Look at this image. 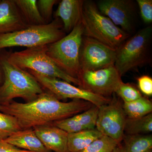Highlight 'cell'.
Returning a JSON list of instances; mask_svg holds the SVG:
<instances>
[{"label": "cell", "instance_id": "6da1fadb", "mask_svg": "<svg viewBox=\"0 0 152 152\" xmlns=\"http://www.w3.org/2000/svg\"><path fill=\"white\" fill-rule=\"evenodd\" d=\"M93 105L82 100L62 102L53 93L45 90L31 102L23 103L13 100L0 104V112L16 118L22 129L24 130L52 124L85 111Z\"/></svg>", "mask_w": 152, "mask_h": 152}, {"label": "cell", "instance_id": "7a4b0ae2", "mask_svg": "<svg viewBox=\"0 0 152 152\" xmlns=\"http://www.w3.org/2000/svg\"><path fill=\"white\" fill-rule=\"evenodd\" d=\"M0 66L4 75L0 86V104L9 103L17 98L26 102H31L43 92L45 90L33 75L9 62L7 54L1 52Z\"/></svg>", "mask_w": 152, "mask_h": 152}, {"label": "cell", "instance_id": "3957f363", "mask_svg": "<svg viewBox=\"0 0 152 152\" xmlns=\"http://www.w3.org/2000/svg\"><path fill=\"white\" fill-rule=\"evenodd\" d=\"M81 23L84 36L96 40L116 50L130 37L101 13L93 1H84Z\"/></svg>", "mask_w": 152, "mask_h": 152}, {"label": "cell", "instance_id": "277c9868", "mask_svg": "<svg viewBox=\"0 0 152 152\" xmlns=\"http://www.w3.org/2000/svg\"><path fill=\"white\" fill-rule=\"evenodd\" d=\"M66 35L62 22L60 19L55 18L48 24L28 26L13 32L0 34V51L11 47L29 48L46 45Z\"/></svg>", "mask_w": 152, "mask_h": 152}, {"label": "cell", "instance_id": "5b68a950", "mask_svg": "<svg viewBox=\"0 0 152 152\" xmlns=\"http://www.w3.org/2000/svg\"><path fill=\"white\" fill-rule=\"evenodd\" d=\"M83 36L84 27L81 22L68 35L47 45V55L56 65L77 79L81 72L80 54Z\"/></svg>", "mask_w": 152, "mask_h": 152}, {"label": "cell", "instance_id": "8992f818", "mask_svg": "<svg viewBox=\"0 0 152 152\" xmlns=\"http://www.w3.org/2000/svg\"><path fill=\"white\" fill-rule=\"evenodd\" d=\"M152 27L144 28L130 37L116 50L115 67L121 77L150 60Z\"/></svg>", "mask_w": 152, "mask_h": 152}, {"label": "cell", "instance_id": "52a82bcc", "mask_svg": "<svg viewBox=\"0 0 152 152\" xmlns=\"http://www.w3.org/2000/svg\"><path fill=\"white\" fill-rule=\"evenodd\" d=\"M47 45L9 53L7 54V58L9 62L22 69L34 71L40 75L60 79L79 86L78 79L62 71L47 55Z\"/></svg>", "mask_w": 152, "mask_h": 152}, {"label": "cell", "instance_id": "ba28073f", "mask_svg": "<svg viewBox=\"0 0 152 152\" xmlns=\"http://www.w3.org/2000/svg\"><path fill=\"white\" fill-rule=\"evenodd\" d=\"M37 79L44 90L54 94L60 100L67 99L82 100L89 102L94 106L99 107L109 103L111 99L95 94L91 92L76 87L60 79L50 77L28 71Z\"/></svg>", "mask_w": 152, "mask_h": 152}, {"label": "cell", "instance_id": "9c48e42d", "mask_svg": "<svg viewBox=\"0 0 152 152\" xmlns=\"http://www.w3.org/2000/svg\"><path fill=\"white\" fill-rule=\"evenodd\" d=\"M79 88L95 94L109 98L122 82L115 66L95 71H81Z\"/></svg>", "mask_w": 152, "mask_h": 152}, {"label": "cell", "instance_id": "30bf717a", "mask_svg": "<svg viewBox=\"0 0 152 152\" xmlns=\"http://www.w3.org/2000/svg\"><path fill=\"white\" fill-rule=\"evenodd\" d=\"M127 117L123 104L118 99H111L109 103L99 107L96 129L103 135L121 143L124 136Z\"/></svg>", "mask_w": 152, "mask_h": 152}, {"label": "cell", "instance_id": "8fae6325", "mask_svg": "<svg viewBox=\"0 0 152 152\" xmlns=\"http://www.w3.org/2000/svg\"><path fill=\"white\" fill-rule=\"evenodd\" d=\"M116 50L83 36L80 54L81 71H95L114 65Z\"/></svg>", "mask_w": 152, "mask_h": 152}, {"label": "cell", "instance_id": "7c38bea8", "mask_svg": "<svg viewBox=\"0 0 152 152\" xmlns=\"http://www.w3.org/2000/svg\"><path fill=\"white\" fill-rule=\"evenodd\" d=\"M97 7L101 13L130 34L134 28L135 7L131 0H101Z\"/></svg>", "mask_w": 152, "mask_h": 152}, {"label": "cell", "instance_id": "4fadbf2b", "mask_svg": "<svg viewBox=\"0 0 152 152\" xmlns=\"http://www.w3.org/2000/svg\"><path fill=\"white\" fill-rule=\"evenodd\" d=\"M45 147L50 151L69 152L68 147V133L53 124L33 128Z\"/></svg>", "mask_w": 152, "mask_h": 152}, {"label": "cell", "instance_id": "5bb4252c", "mask_svg": "<svg viewBox=\"0 0 152 152\" xmlns=\"http://www.w3.org/2000/svg\"><path fill=\"white\" fill-rule=\"evenodd\" d=\"M14 0H0V34L27 27Z\"/></svg>", "mask_w": 152, "mask_h": 152}, {"label": "cell", "instance_id": "9a60e30c", "mask_svg": "<svg viewBox=\"0 0 152 152\" xmlns=\"http://www.w3.org/2000/svg\"><path fill=\"white\" fill-rule=\"evenodd\" d=\"M84 2L83 0H62L59 4L53 17L61 20L66 34L71 32L81 22Z\"/></svg>", "mask_w": 152, "mask_h": 152}, {"label": "cell", "instance_id": "2e32d148", "mask_svg": "<svg viewBox=\"0 0 152 152\" xmlns=\"http://www.w3.org/2000/svg\"><path fill=\"white\" fill-rule=\"evenodd\" d=\"M4 140L19 148L29 151L51 152L42 143L32 128L17 132Z\"/></svg>", "mask_w": 152, "mask_h": 152}, {"label": "cell", "instance_id": "e0dca14e", "mask_svg": "<svg viewBox=\"0 0 152 152\" xmlns=\"http://www.w3.org/2000/svg\"><path fill=\"white\" fill-rule=\"evenodd\" d=\"M102 135L96 128L68 134V147L69 151H80L96 139Z\"/></svg>", "mask_w": 152, "mask_h": 152}, {"label": "cell", "instance_id": "ac0fdd59", "mask_svg": "<svg viewBox=\"0 0 152 152\" xmlns=\"http://www.w3.org/2000/svg\"><path fill=\"white\" fill-rule=\"evenodd\" d=\"M28 26L46 24L38 10L37 0H14Z\"/></svg>", "mask_w": 152, "mask_h": 152}, {"label": "cell", "instance_id": "d6986e66", "mask_svg": "<svg viewBox=\"0 0 152 152\" xmlns=\"http://www.w3.org/2000/svg\"><path fill=\"white\" fill-rule=\"evenodd\" d=\"M123 152H151V134L124 135Z\"/></svg>", "mask_w": 152, "mask_h": 152}, {"label": "cell", "instance_id": "ffe728a7", "mask_svg": "<svg viewBox=\"0 0 152 152\" xmlns=\"http://www.w3.org/2000/svg\"><path fill=\"white\" fill-rule=\"evenodd\" d=\"M123 107L126 116L129 118H141L151 113L152 111L151 101L143 96L130 102H124Z\"/></svg>", "mask_w": 152, "mask_h": 152}, {"label": "cell", "instance_id": "44dd1931", "mask_svg": "<svg viewBox=\"0 0 152 152\" xmlns=\"http://www.w3.org/2000/svg\"><path fill=\"white\" fill-rule=\"evenodd\" d=\"M152 132V113L137 118H126L124 128L126 135L145 134Z\"/></svg>", "mask_w": 152, "mask_h": 152}, {"label": "cell", "instance_id": "7402d4cb", "mask_svg": "<svg viewBox=\"0 0 152 152\" xmlns=\"http://www.w3.org/2000/svg\"><path fill=\"white\" fill-rule=\"evenodd\" d=\"M21 130L16 118L0 112V140H5Z\"/></svg>", "mask_w": 152, "mask_h": 152}, {"label": "cell", "instance_id": "603a6c76", "mask_svg": "<svg viewBox=\"0 0 152 152\" xmlns=\"http://www.w3.org/2000/svg\"><path fill=\"white\" fill-rule=\"evenodd\" d=\"M120 144L107 136L102 135L79 152H112Z\"/></svg>", "mask_w": 152, "mask_h": 152}, {"label": "cell", "instance_id": "cb8c5ba5", "mask_svg": "<svg viewBox=\"0 0 152 152\" xmlns=\"http://www.w3.org/2000/svg\"><path fill=\"white\" fill-rule=\"evenodd\" d=\"M124 102H130L142 96L141 93L134 85L125 83L123 81L120 83L115 92Z\"/></svg>", "mask_w": 152, "mask_h": 152}, {"label": "cell", "instance_id": "d4e9b609", "mask_svg": "<svg viewBox=\"0 0 152 152\" xmlns=\"http://www.w3.org/2000/svg\"><path fill=\"white\" fill-rule=\"evenodd\" d=\"M98 112L99 107L93 105L86 110L75 115L85 130L92 129L96 127Z\"/></svg>", "mask_w": 152, "mask_h": 152}, {"label": "cell", "instance_id": "484cf974", "mask_svg": "<svg viewBox=\"0 0 152 152\" xmlns=\"http://www.w3.org/2000/svg\"><path fill=\"white\" fill-rule=\"evenodd\" d=\"M52 124L65 131L68 134L85 130L84 128L79 123L75 115L64 119L57 121Z\"/></svg>", "mask_w": 152, "mask_h": 152}, {"label": "cell", "instance_id": "4316f807", "mask_svg": "<svg viewBox=\"0 0 152 152\" xmlns=\"http://www.w3.org/2000/svg\"><path fill=\"white\" fill-rule=\"evenodd\" d=\"M58 1L57 0H38L37 5L41 17L46 24L50 23L53 20V9L54 6Z\"/></svg>", "mask_w": 152, "mask_h": 152}, {"label": "cell", "instance_id": "83f0119b", "mask_svg": "<svg viewBox=\"0 0 152 152\" xmlns=\"http://www.w3.org/2000/svg\"><path fill=\"white\" fill-rule=\"evenodd\" d=\"M141 17L144 23L148 24L152 22V0H137Z\"/></svg>", "mask_w": 152, "mask_h": 152}, {"label": "cell", "instance_id": "f1b7e54d", "mask_svg": "<svg viewBox=\"0 0 152 152\" xmlns=\"http://www.w3.org/2000/svg\"><path fill=\"white\" fill-rule=\"evenodd\" d=\"M139 91L148 96H152V78L149 76L142 75L137 78Z\"/></svg>", "mask_w": 152, "mask_h": 152}, {"label": "cell", "instance_id": "f546056e", "mask_svg": "<svg viewBox=\"0 0 152 152\" xmlns=\"http://www.w3.org/2000/svg\"><path fill=\"white\" fill-rule=\"evenodd\" d=\"M0 152H32L21 149L4 140H0Z\"/></svg>", "mask_w": 152, "mask_h": 152}, {"label": "cell", "instance_id": "4dcf8cb0", "mask_svg": "<svg viewBox=\"0 0 152 152\" xmlns=\"http://www.w3.org/2000/svg\"><path fill=\"white\" fill-rule=\"evenodd\" d=\"M112 152H123L122 145H119Z\"/></svg>", "mask_w": 152, "mask_h": 152}, {"label": "cell", "instance_id": "1f68e13d", "mask_svg": "<svg viewBox=\"0 0 152 152\" xmlns=\"http://www.w3.org/2000/svg\"><path fill=\"white\" fill-rule=\"evenodd\" d=\"M3 80H4V75H3L2 69L0 66V83H2Z\"/></svg>", "mask_w": 152, "mask_h": 152}]
</instances>
